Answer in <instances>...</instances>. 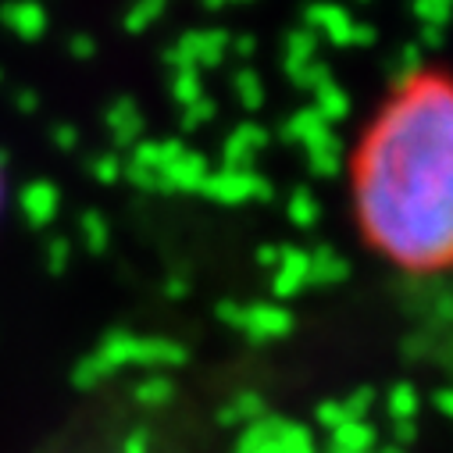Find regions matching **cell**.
I'll return each instance as SVG.
<instances>
[{"instance_id": "d6986e66", "label": "cell", "mask_w": 453, "mask_h": 453, "mask_svg": "<svg viewBox=\"0 0 453 453\" xmlns=\"http://www.w3.org/2000/svg\"><path fill=\"white\" fill-rule=\"evenodd\" d=\"M79 240L89 254H104L111 243V225L100 211H82L79 214Z\"/></svg>"}, {"instance_id": "4dcf8cb0", "label": "cell", "mask_w": 453, "mask_h": 453, "mask_svg": "<svg viewBox=\"0 0 453 453\" xmlns=\"http://www.w3.org/2000/svg\"><path fill=\"white\" fill-rule=\"evenodd\" d=\"M375 40H379L375 26H368V22H357V26H354V36H350V47H372Z\"/></svg>"}, {"instance_id": "f546056e", "label": "cell", "mask_w": 453, "mask_h": 453, "mask_svg": "<svg viewBox=\"0 0 453 453\" xmlns=\"http://www.w3.org/2000/svg\"><path fill=\"white\" fill-rule=\"evenodd\" d=\"M254 50H257V40H254V36H247V33H243V36H233L229 54H233L236 61H243V65H247V61H254Z\"/></svg>"}, {"instance_id": "e575fe53", "label": "cell", "mask_w": 453, "mask_h": 453, "mask_svg": "<svg viewBox=\"0 0 453 453\" xmlns=\"http://www.w3.org/2000/svg\"><path fill=\"white\" fill-rule=\"evenodd\" d=\"M0 200H4V157H0Z\"/></svg>"}, {"instance_id": "cb8c5ba5", "label": "cell", "mask_w": 453, "mask_h": 453, "mask_svg": "<svg viewBox=\"0 0 453 453\" xmlns=\"http://www.w3.org/2000/svg\"><path fill=\"white\" fill-rule=\"evenodd\" d=\"M89 175L100 182V186H115L119 179H126V161L119 157V150H104L89 161Z\"/></svg>"}, {"instance_id": "ac0fdd59", "label": "cell", "mask_w": 453, "mask_h": 453, "mask_svg": "<svg viewBox=\"0 0 453 453\" xmlns=\"http://www.w3.org/2000/svg\"><path fill=\"white\" fill-rule=\"evenodd\" d=\"M286 214H289V221L296 225V229H314V225L321 221V203H318V196L307 186H300V189L289 193Z\"/></svg>"}, {"instance_id": "52a82bcc", "label": "cell", "mask_w": 453, "mask_h": 453, "mask_svg": "<svg viewBox=\"0 0 453 453\" xmlns=\"http://www.w3.org/2000/svg\"><path fill=\"white\" fill-rule=\"evenodd\" d=\"M272 143V133L257 122H240L233 126V133L221 140V168H250L254 157H261Z\"/></svg>"}, {"instance_id": "8fae6325", "label": "cell", "mask_w": 453, "mask_h": 453, "mask_svg": "<svg viewBox=\"0 0 453 453\" xmlns=\"http://www.w3.org/2000/svg\"><path fill=\"white\" fill-rule=\"evenodd\" d=\"M0 22L19 40H40L47 33V12L36 0H8V4L0 8Z\"/></svg>"}, {"instance_id": "8d00e7d4", "label": "cell", "mask_w": 453, "mask_h": 453, "mask_svg": "<svg viewBox=\"0 0 453 453\" xmlns=\"http://www.w3.org/2000/svg\"><path fill=\"white\" fill-rule=\"evenodd\" d=\"M357 4H368V0H357Z\"/></svg>"}, {"instance_id": "5bb4252c", "label": "cell", "mask_w": 453, "mask_h": 453, "mask_svg": "<svg viewBox=\"0 0 453 453\" xmlns=\"http://www.w3.org/2000/svg\"><path fill=\"white\" fill-rule=\"evenodd\" d=\"M314 61H321L318 58V36L311 29H303V26L286 33V40H282V68H286V75L293 79Z\"/></svg>"}, {"instance_id": "5b68a950", "label": "cell", "mask_w": 453, "mask_h": 453, "mask_svg": "<svg viewBox=\"0 0 453 453\" xmlns=\"http://www.w3.org/2000/svg\"><path fill=\"white\" fill-rule=\"evenodd\" d=\"M218 314L225 325L243 328L250 339H275L289 328L286 311L279 307H236V303H218Z\"/></svg>"}, {"instance_id": "7402d4cb", "label": "cell", "mask_w": 453, "mask_h": 453, "mask_svg": "<svg viewBox=\"0 0 453 453\" xmlns=\"http://www.w3.org/2000/svg\"><path fill=\"white\" fill-rule=\"evenodd\" d=\"M165 4L168 0H133V8L126 12V33H133V36L147 33L165 15Z\"/></svg>"}, {"instance_id": "7a4b0ae2", "label": "cell", "mask_w": 453, "mask_h": 453, "mask_svg": "<svg viewBox=\"0 0 453 453\" xmlns=\"http://www.w3.org/2000/svg\"><path fill=\"white\" fill-rule=\"evenodd\" d=\"M189 147L175 136H165V140H140L126 161V179L136 186V189H150V193H161V182H165V172L186 154Z\"/></svg>"}, {"instance_id": "9c48e42d", "label": "cell", "mask_w": 453, "mask_h": 453, "mask_svg": "<svg viewBox=\"0 0 453 453\" xmlns=\"http://www.w3.org/2000/svg\"><path fill=\"white\" fill-rule=\"evenodd\" d=\"M104 126H107L111 143H115V147H136L143 140L147 119H143V111H140V104L133 96H119L115 104L104 111Z\"/></svg>"}, {"instance_id": "30bf717a", "label": "cell", "mask_w": 453, "mask_h": 453, "mask_svg": "<svg viewBox=\"0 0 453 453\" xmlns=\"http://www.w3.org/2000/svg\"><path fill=\"white\" fill-rule=\"evenodd\" d=\"M211 175V165L203 154L196 150H186L168 172H165V182H161V193H200L203 182Z\"/></svg>"}, {"instance_id": "277c9868", "label": "cell", "mask_w": 453, "mask_h": 453, "mask_svg": "<svg viewBox=\"0 0 453 453\" xmlns=\"http://www.w3.org/2000/svg\"><path fill=\"white\" fill-rule=\"evenodd\" d=\"M233 47V33L229 29H189L175 40V47H168V65L172 68H218L229 58Z\"/></svg>"}, {"instance_id": "d590c367", "label": "cell", "mask_w": 453, "mask_h": 453, "mask_svg": "<svg viewBox=\"0 0 453 453\" xmlns=\"http://www.w3.org/2000/svg\"><path fill=\"white\" fill-rule=\"evenodd\" d=\"M0 86H4V68H0Z\"/></svg>"}, {"instance_id": "ffe728a7", "label": "cell", "mask_w": 453, "mask_h": 453, "mask_svg": "<svg viewBox=\"0 0 453 453\" xmlns=\"http://www.w3.org/2000/svg\"><path fill=\"white\" fill-rule=\"evenodd\" d=\"M347 272H350V265L339 257L332 247L311 250V279H314V282H339Z\"/></svg>"}, {"instance_id": "f1b7e54d", "label": "cell", "mask_w": 453, "mask_h": 453, "mask_svg": "<svg viewBox=\"0 0 453 453\" xmlns=\"http://www.w3.org/2000/svg\"><path fill=\"white\" fill-rule=\"evenodd\" d=\"M68 54H72L75 61H89V58L96 54V43L89 40V33H75V36L68 40Z\"/></svg>"}, {"instance_id": "7c38bea8", "label": "cell", "mask_w": 453, "mask_h": 453, "mask_svg": "<svg viewBox=\"0 0 453 453\" xmlns=\"http://www.w3.org/2000/svg\"><path fill=\"white\" fill-rule=\"evenodd\" d=\"M303 157H307L311 175H318V179H335L339 168H343V143H339L335 129L325 133V136H318L314 143H307V147H303Z\"/></svg>"}, {"instance_id": "1f68e13d", "label": "cell", "mask_w": 453, "mask_h": 453, "mask_svg": "<svg viewBox=\"0 0 453 453\" xmlns=\"http://www.w3.org/2000/svg\"><path fill=\"white\" fill-rule=\"evenodd\" d=\"M15 107L22 111V115H33V111L40 107V96L33 89H15Z\"/></svg>"}, {"instance_id": "2e32d148", "label": "cell", "mask_w": 453, "mask_h": 453, "mask_svg": "<svg viewBox=\"0 0 453 453\" xmlns=\"http://www.w3.org/2000/svg\"><path fill=\"white\" fill-rule=\"evenodd\" d=\"M311 96H314V104H311V107L318 111V115H321L328 126H339V122H347V119H350V107H354V104H350L347 89L339 86L335 79H328L325 86H318Z\"/></svg>"}, {"instance_id": "e0dca14e", "label": "cell", "mask_w": 453, "mask_h": 453, "mask_svg": "<svg viewBox=\"0 0 453 453\" xmlns=\"http://www.w3.org/2000/svg\"><path fill=\"white\" fill-rule=\"evenodd\" d=\"M233 93H236V100L243 104V111H261L265 100H268L265 79H261V72H254L250 65H240V68L233 72Z\"/></svg>"}, {"instance_id": "8992f818", "label": "cell", "mask_w": 453, "mask_h": 453, "mask_svg": "<svg viewBox=\"0 0 453 453\" xmlns=\"http://www.w3.org/2000/svg\"><path fill=\"white\" fill-rule=\"evenodd\" d=\"M354 26H357V19L343 4H332V0H321V4L314 0L303 12V29H311L314 36H325L335 47H350Z\"/></svg>"}, {"instance_id": "d4e9b609", "label": "cell", "mask_w": 453, "mask_h": 453, "mask_svg": "<svg viewBox=\"0 0 453 453\" xmlns=\"http://www.w3.org/2000/svg\"><path fill=\"white\" fill-rule=\"evenodd\" d=\"M214 119H218V100L203 96V100H196V104L182 107L179 126H182V133H196V129H207Z\"/></svg>"}, {"instance_id": "4fadbf2b", "label": "cell", "mask_w": 453, "mask_h": 453, "mask_svg": "<svg viewBox=\"0 0 453 453\" xmlns=\"http://www.w3.org/2000/svg\"><path fill=\"white\" fill-rule=\"evenodd\" d=\"M311 279V254L296 247H282L275 261V293H296Z\"/></svg>"}, {"instance_id": "83f0119b", "label": "cell", "mask_w": 453, "mask_h": 453, "mask_svg": "<svg viewBox=\"0 0 453 453\" xmlns=\"http://www.w3.org/2000/svg\"><path fill=\"white\" fill-rule=\"evenodd\" d=\"M68 257H72V243L65 236H54L47 243V265H50V272H65L68 268Z\"/></svg>"}, {"instance_id": "ba28073f", "label": "cell", "mask_w": 453, "mask_h": 453, "mask_svg": "<svg viewBox=\"0 0 453 453\" xmlns=\"http://www.w3.org/2000/svg\"><path fill=\"white\" fill-rule=\"evenodd\" d=\"M19 211L33 229H47L61 211V189L50 179H33L19 189Z\"/></svg>"}, {"instance_id": "d6a6232c", "label": "cell", "mask_w": 453, "mask_h": 453, "mask_svg": "<svg viewBox=\"0 0 453 453\" xmlns=\"http://www.w3.org/2000/svg\"><path fill=\"white\" fill-rule=\"evenodd\" d=\"M279 250H282V247H261V250H257V261H261L265 268H275V261H279Z\"/></svg>"}, {"instance_id": "9a60e30c", "label": "cell", "mask_w": 453, "mask_h": 453, "mask_svg": "<svg viewBox=\"0 0 453 453\" xmlns=\"http://www.w3.org/2000/svg\"><path fill=\"white\" fill-rule=\"evenodd\" d=\"M282 140L286 143H293V147H307V143H314L318 136H325V133H332V126L318 115V111L314 107H300V111H293V115L282 122Z\"/></svg>"}, {"instance_id": "4316f807", "label": "cell", "mask_w": 453, "mask_h": 453, "mask_svg": "<svg viewBox=\"0 0 453 453\" xmlns=\"http://www.w3.org/2000/svg\"><path fill=\"white\" fill-rule=\"evenodd\" d=\"M50 147H54V150H61V154H72V150L79 147V129H75L72 122L54 126V129H50Z\"/></svg>"}, {"instance_id": "603a6c76", "label": "cell", "mask_w": 453, "mask_h": 453, "mask_svg": "<svg viewBox=\"0 0 453 453\" xmlns=\"http://www.w3.org/2000/svg\"><path fill=\"white\" fill-rule=\"evenodd\" d=\"M414 15H418L421 29L442 33L446 22L453 19V0H414Z\"/></svg>"}, {"instance_id": "3957f363", "label": "cell", "mask_w": 453, "mask_h": 453, "mask_svg": "<svg viewBox=\"0 0 453 453\" xmlns=\"http://www.w3.org/2000/svg\"><path fill=\"white\" fill-rule=\"evenodd\" d=\"M200 196L225 203V207H240V203H268L275 196V186L254 172V168H218L207 175Z\"/></svg>"}, {"instance_id": "44dd1931", "label": "cell", "mask_w": 453, "mask_h": 453, "mask_svg": "<svg viewBox=\"0 0 453 453\" xmlns=\"http://www.w3.org/2000/svg\"><path fill=\"white\" fill-rule=\"evenodd\" d=\"M168 93H172V100L182 104V107L203 100V79H200V72H193V68H175V75H172V82H168Z\"/></svg>"}, {"instance_id": "484cf974", "label": "cell", "mask_w": 453, "mask_h": 453, "mask_svg": "<svg viewBox=\"0 0 453 453\" xmlns=\"http://www.w3.org/2000/svg\"><path fill=\"white\" fill-rule=\"evenodd\" d=\"M328 79H335V75H332V68H328L325 61H314V65H307L300 75H293V86H296V89H303V93H314V89H318V86H325Z\"/></svg>"}, {"instance_id": "6da1fadb", "label": "cell", "mask_w": 453, "mask_h": 453, "mask_svg": "<svg viewBox=\"0 0 453 453\" xmlns=\"http://www.w3.org/2000/svg\"><path fill=\"white\" fill-rule=\"evenodd\" d=\"M361 243L411 279L453 275V68L414 65L361 129L350 161Z\"/></svg>"}, {"instance_id": "836d02e7", "label": "cell", "mask_w": 453, "mask_h": 453, "mask_svg": "<svg viewBox=\"0 0 453 453\" xmlns=\"http://www.w3.org/2000/svg\"><path fill=\"white\" fill-rule=\"evenodd\" d=\"M203 4L218 12V8H225V4H247V0H203Z\"/></svg>"}]
</instances>
